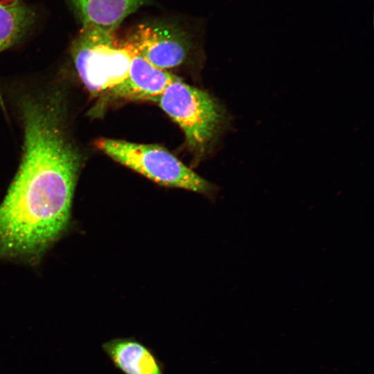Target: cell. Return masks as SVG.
I'll return each mask as SVG.
<instances>
[{
	"instance_id": "6da1fadb",
	"label": "cell",
	"mask_w": 374,
	"mask_h": 374,
	"mask_svg": "<svg viewBox=\"0 0 374 374\" xmlns=\"http://www.w3.org/2000/svg\"><path fill=\"white\" fill-rule=\"evenodd\" d=\"M21 112L23 155L0 204V258L37 264L69 226L82 159L59 96L26 97Z\"/></svg>"
},
{
	"instance_id": "7a4b0ae2",
	"label": "cell",
	"mask_w": 374,
	"mask_h": 374,
	"mask_svg": "<svg viewBox=\"0 0 374 374\" xmlns=\"http://www.w3.org/2000/svg\"><path fill=\"white\" fill-rule=\"evenodd\" d=\"M152 101L181 127L187 146L197 158L207 153L228 121L215 98L179 78Z\"/></svg>"
},
{
	"instance_id": "3957f363",
	"label": "cell",
	"mask_w": 374,
	"mask_h": 374,
	"mask_svg": "<svg viewBox=\"0 0 374 374\" xmlns=\"http://www.w3.org/2000/svg\"><path fill=\"white\" fill-rule=\"evenodd\" d=\"M77 74L93 97L100 98L127 76L134 53L115 32L83 25L71 47Z\"/></svg>"
},
{
	"instance_id": "277c9868",
	"label": "cell",
	"mask_w": 374,
	"mask_h": 374,
	"mask_svg": "<svg viewBox=\"0 0 374 374\" xmlns=\"http://www.w3.org/2000/svg\"><path fill=\"white\" fill-rule=\"evenodd\" d=\"M96 147L118 163L159 185L204 195L215 191L211 183L159 145L101 138L96 141Z\"/></svg>"
},
{
	"instance_id": "5b68a950",
	"label": "cell",
	"mask_w": 374,
	"mask_h": 374,
	"mask_svg": "<svg viewBox=\"0 0 374 374\" xmlns=\"http://www.w3.org/2000/svg\"><path fill=\"white\" fill-rule=\"evenodd\" d=\"M134 55L166 70L180 65L190 48L185 34L163 22H147L134 27L121 41Z\"/></svg>"
},
{
	"instance_id": "8992f818",
	"label": "cell",
	"mask_w": 374,
	"mask_h": 374,
	"mask_svg": "<svg viewBox=\"0 0 374 374\" xmlns=\"http://www.w3.org/2000/svg\"><path fill=\"white\" fill-rule=\"evenodd\" d=\"M177 78L134 54L127 76L97 100L91 113L99 114L108 104L118 100L152 101Z\"/></svg>"
},
{
	"instance_id": "52a82bcc",
	"label": "cell",
	"mask_w": 374,
	"mask_h": 374,
	"mask_svg": "<svg viewBox=\"0 0 374 374\" xmlns=\"http://www.w3.org/2000/svg\"><path fill=\"white\" fill-rule=\"evenodd\" d=\"M102 348L123 374H164L163 365L154 351L134 337L111 339Z\"/></svg>"
},
{
	"instance_id": "ba28073f",
	"label": "cell",
	"mask_w": 374,
	"mask_h": 374,
	"mask_svg": "<svg viewBox=\"0 0 374 374\" xmlns=\"http://www.w3.org/2000/svg\"><path fill=\"white\" fill-rule=\"evenodd\" d=\"M71 1L80 15L83 25L98 26L114 32L126 17L146 2V0Z\"/></svg>"
},
{
	"instance_id": "9c48e42d",
	"label": "cell",
	"mask_w": 374,
	"mask_h": 374,
	"mask_svg": "<svg viewBox=\"0 0 374 374\" xmlns=\"http://www.w3.org/2000/svg\"><path fill=\"white\" fill-rule=\"evenodd\" d=\"M34 19L33 10L21 3L0 5V52L17 42Z\"/></svg>"
},
{
	"instance_id": "30bf717a",
	"label": "cell",
	"mask_w": 374,
	"mask_h": 374,
	"mask_svg": "<svg viewBox=\"0 0 374 374\" xmlns=\"http://www.w3.org/2000/svg\"><path fill=\"white\" fill-rule=\"evenodd\" d=\"M20 0H0V5H15L19 3Z\"/></svg>"
}]
</instances>
